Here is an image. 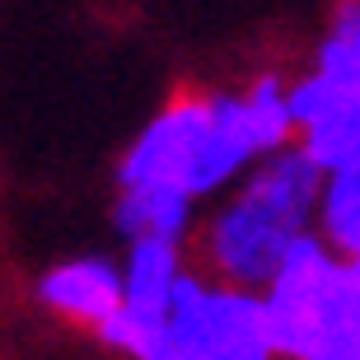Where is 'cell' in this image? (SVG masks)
<instances>
[{"label": "cell", "mask_w": 360, "mask_h": 360, "mask_svg": "<svg viewBox=\"0 0 360 360\" xmlns=\"http://www.w3.org/2000/svg\"><path fill=\"white\" fill-rule=\"evenodd\" d=\"M290 141V75L281 70H257L229 89H183L131 131L112 169V187H174L206 206L262 155Z\"/></svg>", "instance_id": "1"}, {"label": "cell", "mask_w": 360, "mask_h": 360, "mask_svg": "<svg viewBox=\"0 0 360 360\" xmlns=\"http://www.w3.org/2000/svg\"><path fill=\"white\" fill-rule=\"evenodd\" d=\"M319 192L323 169L304 150L281 146L211 197L192 229V257L206 276L262 290L281 262L304 239L319 234Z\"/></svg>", "instance_id": "2"}, {"label": "cell", "mask_w": 360, "mask_h": 360, "mask_svg": "<svg viewBox=\"0 0 360 360\" xmlns=\"http://www.w3.org/2000/svg\"><path fill=\"white\" fill-rule=\"evenodd\" d=\"M127 360H281L262 290H243L192 267L155 314H117L98 333Z\"/></svg>", "instance_id": "3"}, {"label": "cell", "mask_w": 360, "mask_h": 360, "mask_svg": "<svg viewBox=\"0 0 360 360\" xmlns=\"http://www.w3.org/2000/svg\"><path fill=\"white\" fill-rule=\"evenodd\" d=\"M281 360H360V262L319 234L262 285Z\"/></svg>", "instance_id": "4"}, {"label": "cell", "mask_w": 360, "mask_h": 360, "mask_svg": "<svg viewBox=\"0 0 360 360\" xmlns=\"http://www.w3.org/2000/svg\"><path fill=\"white\" fill-rule=\"evenodd\" d=\"M295 108V146L319 164L323 174L360 160V89L333 80L328 70L304 66L290 75Z\"/></svg>", "instance_id": "5"}, {"label": "cell", "mask_w": 360, "mask_h": 360, "mask_svg": "<svg viewBox=\"0 0 360 360\" xmlns=\"http://www.w3.org/2000/svg\"><path fill=\"white\" fill-rule=\"evenodd\" d=\"M33 295L38 304L52 314V319L70 323V328H84V333H103L108 323L122 314V300H127V281H122V257L108 253H75L61 257L52 267H42L33 281Z\"/></svg>", "instance_id": "6"}, {"label": "cell", "mask_w": 360, "mask_h": 360, "mask_svg": "<svg viewBox=\"0 0 360 360\" xmlns=\"http://www.w3.org/2000/svg\"><path fill=\"white\" fill-rule=\"evenodd\" d=\"M192 267H197V257H192V243L183 239H127V248H122V281H127L122 314L164 309Z\"/></svg>", "instance_id": "7"}, {"label": "cell", "mask_w": 360, "mask_h": 360, "mask_svg": "<svg viewBox=\"0 0 360 360\" xmlns=\"http://www.w3.org/2000/svg\"><path fill=\"white\" fill-rule=\"evenodd\" d=\"M201 206L174 187H117L112 197V225L127 239H183L192 243Z\"/></svg>", "instance_id": "8"}, {"label": "cell", "mask_w": 360, "mask_h": 360, "mask_svg": "<svg viewBox=\"0 0 360 360\" xmlns=\"http://www.w3.org/2000/svg\"><path fill=\"white\" fill-rule=\"evenodd\" d=\"M319 239L337 253L360 257V160L323 174L319 192Z\"/></svg>", "instance_id": "9"}, {"label": "cell", "mask_w": 360, "mask_h": 360, "mask_svg": "<svg viewBox=\"0 0 360 360\" xmlns=\"http://www.w3.org/2000/svg\"><path fill=\"white\" fill-rule=\"evenodd\" d=\"M309 66H319L333 80L360 89V0H337L333 5L314 52H309Z\"/></svg>", "instance_id": "10"}, {"label": "cell", "mask_w": 360, "mask_h": 360, "mask_svg": "<svg viewBox=\"0 0 360 360\" xmlns=\"http://www.w3.org/2000/svg\"><path fill=\"white\" fill-rule=\"evenodd\" d=\"M356 262H360V257H356Z\"/></svg>", "instance_id": "11"}]
</instances>
